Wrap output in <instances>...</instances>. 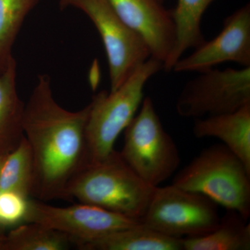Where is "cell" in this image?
<instances>
[{"label": "cell", "mask_w": 250, "mask_h": 250, "mask_svg": "<svg viewBox=\"0 0 250 250\" xmlns=\"http://www.w3.org/2000/svg\"><path fill=\"white\" fill-rule=\"evenodd\" d=\"M89 110V104L75 112L62 107L54 100L48 75H39L22 122L34 161L31 197L41 201L66 199L67 184L88 163L85 131Z\"/></svg>", "instance_id": "obj_1"}, {"label": "cell", "mask_w": 250, "mask_h": 250, "mask_svg": "<svg viewBox=\"0 0 250 250\" xmlns=\"http://www.w3.org/2000/svg\"><path fill=\"white\" fill-rule=\"evenodd\" d=\"M155 188L114 150L103 160L85 164L67 184L65 197L142 222Z\"/></svg>", "instance_id": "obj_2"}, {"label": "cell", "mask_w": 250, "mask_h": 250, "mask_svg": "<svg viewBox=\"0 0 250 250\" xmlns=\"http://www.w3.org/2000/svg\"><path fill=\"white\" fill-rule=\"evenodd\" d=\"M201 194L248 220L250 216V171L225 145L204 149L174 176L172 183Z\"/></svg>", "instance_id": "obj_3"}, {"label": "cell", "mask_w": 250, "mask_h": 250, "mask_svg": "<svg viewBox=\"0 0 250 250\" xmlns=\"http://www.w3.org/2000/svg\"><path fill=\"white\" fill-rule=\"evenodd\" d=\"M162 70V62L150 57L118 89L93 97L85 125L87 164L103 160L115 150L117 139L141 106L146 83Z\"/></svg>", "instance_id": "obj_4"}, {"label": "cell", "mask_w": 250, "mask_h": 250, "mask_svg": "<svg viewBox=\"0 0 250 250\" xmlns=\"http://www.w3.org/2000/svg\"><path fill=\"white\" fill-rule=\"evenodd\" d=\"M125 129L120 153L135 173L152 187H159L180 165L178 148L166 131L149 97Z\"/></svg>", "instance_id": "obj_5"}, {"label": "cell", "mask_w": 250, "mask_h": 250, "mask_svg": "<svg viewBox=\"0 0 250 250\" xmlns=\"http://www.w3.org/2000/svg\"><path fill=\"white\" fill-rule=\"evenodd\" d=\"M220 218L214 202L171 184L155 188L142 223L167 236L184 238L210 232Z\"/></svg>", "instance_id": "obj_6"}, {"label": "cell", "mask_w": 250, "mask_h": 250, "mask_svg": "<svg viewBox=\"0 0 250 250\" xmlns=\"http://www.w3.org/2000/svg\"><path fill=\"white\" fill-rule=\"evenodd\" d=\"M179 94L175 109L182 118L231 113L250 104V67L198 72Z\"/></svg>", "instance_id": "obj_7"}, {"label": "cell", "mask_w": 250, "mask_h": 250, "mask_svg": "<svg viewBox=\"0 0 250 250\" xmlns=\"http://www.w3.org/2000/svg\"><path fill=\"white\" fill-rule=\"evenodd\" d=\"M101 36L109 68L111 90L118 89L145 62L151 51L144 39L125 24L107 0H75Z\"/></svg>", "instance_id": "obj_8"}, {"label": "cell", "mask_w": 250, "mask_h": 250, "mask_svg": "<svg viewBox=\"0 0 250 250\" xmlns=\"http://www.w3.org/2000/svg\"><path fill=\"white\" fill-rule=\"evenodd\" d=\"M27 222L39 223L63 233L80 250L110 233L142 223L87 204L54 207L31 199L26 217Z\"/></svg>", "instance_id": "obj_9"}, {"label": "cell", "mask_w": 250, "mask_h": 250, "mask_svg": "<svg viewBox=\"0 0 250 250\" xmlns=\"http://www.w3.org/2000/svg\"><path fill=\"white\" fill-rule=\"evenodd\" d=\"M190 55L179 59L175 72H200L225 62L250 67V4L225 18L222 31L212 40L205 41Z\"/></svg>", "instance_id": "obj_10"}, {"label": "cell", "mask_w": 250, "mask_h": 250, "mask_svg": "<svg viewBox=\"0 0 250 250\" xmlns=\"http://www.w3.org/2000/svg\"><path fill=\"white\" fill-rule=\"evenodd\" d=\"M122 21L144 39L151 57L164 65L173 48L175 31L171 10L160 0H107Z\"/></svg>", "instance_id": "obj_11"}, {"label": "cell", "mask_w": 250, "mask_h": 250, "mask_svg": "<svg viewBox=\"0 0 250 250\" xmlns=\"http://www.w3.org/2000/svg\"><path fill=\"white\" fill-rule=\"evenodd\" d=\"M192 132L197 139L221 141L250 171V104L231 113L197 118Z\"/></svg>", "instance_id": "obj_12"}, {"label": "cell", "mask_w": 250, "mask_h": 250, "mask_svg": "<svg viewBox=\"0 0 250 250\" xmlns=\"http://www.w3.org/2000/svg\"><path fill=\"white\" fill-rule=\"evenodd\" d=\"M215 0H178L171 10L173 20L175 41L168 58L164 63L166 72L172 71L174 64L186 51L195 49L205 42L201 21L206 10Z\"/></svg>", "instance_id": "obj_13"}, {"label": "cell", "mask_w": 250, "mask_h": 250, "mask_svg": "<svg viewBox=\"0 0 250 250\" xmlns=\"http://www.w3.org/2000/svg\"><path fill=\"white\" fill-rule=\"evenodd\" d=\"M16 67L15 60L0 75V154H9L24 136L22 122L25 104L16 88Z\"/></svg>", "instance_id": "obj_14"}, {"label": "cell", "mask_w": 250, "mask_h": 250, "mask_svg": "<svg viewBox=\"0 0 250 250\" xmlns=\"http://www.w3.org/2000/svg\"><path fill=\"white\" fill-rule=\"evenodd\" d=\"M82 250H183L182 238L167 236L143 223L84 245Z\"/></svg>", "instance_id": "obj_15"}, {"label": "cell", "mask_w": 250, "mask_h": 250, "mask_svg": "<svg viewBox=\"0 0 250 250\" xmlns=\"http://www.w3.org/2000/svg\"><path fill=\"white\" fill-rule=\"evenodd\" d=\"M183 250H250V225L239 213L228 210L215 229L182 238Z\"/></svg>", "instance_id": "obj_16"}, {"label": "cell", "mask_w": 250, "mask_h": 250, "mask_svg": "<svg viewBox=\"0 0 250 250\" xmlns=\"http://www.w3.org/2000/svg\"><path fill=\"white\" fill-rule=\"evenodd\" d=\"M71 245L63 233L34 222L11 228L0 238V250H65Z\"/></svg>", "instance_id": "obj_17"}, {"label": "cell", "mask_w": 250, "mask_h": 250, "mask_svg": "<svg viewBox=\"0 0 250 250\" xmlns=\"http://www.w3.org/2000/svg\"><path fill=\"white\" fill-rule=\"evenodd\" d=\"M34 168L30 146L24 136L5 158L0 172V191L13 190L31 197Z\"/></svg>", "instance_id": "obj_18"}, {"label": "cell", "mask_w": 250, "mask_h": 250, "mask_svg": "<svg viewBox=\"0 0 250 250\" xmlns=\"http://www.w3.org/2000/svg\"><path fill=\"white\" fill-rule=\"evenodd\" d=\"M40 0H0V75L14 62L13 47L28 14Z\"/></svg>", "instance_id": "obj_19"}, {"label": "cell", "mask_w": 250, "mask_h": 250, "mask_svg": "<svg viewBox=\"0 0 250 250\" xmlns=\"http://www.w3.org/2000/svg\"><path fill=\"white\" fill-rule=\"evenodd\" d=\"M30 197L13 190L0 191V228L7 230L25 223Z\"/></svg>", "instance_id": "obj_20"}, {"label": "cell", "mask_w": 250, "mask_h": 250, "mask_svg": "<svg viewBox=\"0 0 250 250\" xmlns=\"http://www.w3.org/2000/svg\"><path fill=\"white\" fill-rule=\"evenodd\" d=\"M75 0H60V5L62 9L72 6Z\"/></svg>", "instance_id": "obj_21"}, {"label": "cell", "mask_w": 250, "mask_h": 250, "mask_svg": "<svg viewBox=\"0 0 250 250\" xmlns=\"http://www.w3.org/2000/svg\"><path fill=\"white\" fill-rule=\"evenodd\" d=\"M6 155L7 154H0V172H1V167H2L3 164H4Z\"/></svg>", "instance_id": "obj_22"}, {"label": "cell", "mask_w": 250, "mask_h": 250, "mask_svg": "<svg viewBox=\"0 0 250 250\" xmlns=\"http://www.w3.org/2000/svg\"><path fill=\"white\" fill-rule=\"evenodd\" d=\"M6 230L4 229H2L1 228H0V238H1V237L3 236V235L4 234L5 232H6Z\"/></svg>", "instance_id": "obj_23"}, {"label": "cell", "mask_w": 250, "mask_h": 250, "mask_svg": "<svg viewBox=\"0 0 250 250\" xmlns=\"http://www.w3.org/2000/svg\"><path fill=\"white\" fill-rule=\"evenodd\" d=\"M160 1H161V2L164 3V0H160Z\"/></svg>", "instance_id": "obj_24"}]
</instances>
